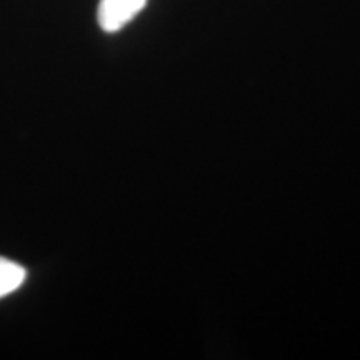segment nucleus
<instances>
[{"label":"nucleus","mask_w":360,"mask_h":360,"mask_svg":"<svg viewBox=\"0 0 360 360\" xmlns=\"http://www.w3.org/2000/svg\"><path fill=\"white\" fill-rule=\"evenodd\" d=\"M147 0H101L97 8V20L103 32H119L139 12L146 7Z\"/></svg>","instance_id":"f257e3e1"},{"label":"nucleus","mask_w":360,"mask_h":360,"mask_svg":"<svg viewBox=\"0 0 360 360\" xmlns=\"http://www.w3.org/2000/svg\"><path fill=\"white\" fill-rule=\"evenodd\" d=\"M27 278V270L11 259L0 257V299L19 290Z\"/></svg>","instance_id":"f03ea898"}]
</instances>
